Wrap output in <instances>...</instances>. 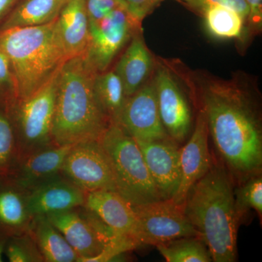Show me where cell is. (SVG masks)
I'll list each match as a JSON object with an SVG mask.
<instances>
[{
  "label": "cell",
  "instance_id": "277c9868",
  "mask_svg": "<svg viewBox=\"0 0 262 262\" xmlns=\"http://www.w3.org/2000/svg\"><path fill=\"white\" fill-rule=\"evenodd\" d=\"M56 19L37 27L0 31V48L9 59L14 77V102L35 92L68 60L58 37Z\"/></svg>",
  "mask_w": 262,
  "mask_h": 262
},
{
  "label": "cell",
  "instance_id": "83f0119b",
  "mask_svg": "<svg viewBox=\"0 0 262 262\" xmlns=\"http://www.w3.org/2000/svg\"><path fill=\"white\" fill-rule=\"evenodd\" d=\"M4 255L10 262H45L37 244L29 232L8 237Z\"/></svg>",
  "mask_w": 262,
  "mask_h": 262
},
{
  "label": "cell",
  "instance_id": "4316f807",
  "mask_svg": "<svg viewBox=\"0 0 262 262\" xmlns=\"http://www.w3.org/2000/svg\"><path fill=\"white\" fill-rule=\"evenodd\" d=\"M236 210L241 222L250 210H254L260 220L262 215L261 174L251 177L234 189Z\"/></svg>",
  "mask_w": 262,
  "mask_h": 262
},
{
  "label": "cell",
  "instance_id": "d590c367",
  "mask_svg": "<svg viewBox=\"0 0 262 262\" xmlns=\"http://www.w3.org/2000/svg\"><path fill=\"white\" fill-rule=\"evenodd\" d=\"M177 1H179V0H177Z\"/></svg>",
  "mask_w": 262,
  "mask_h": 262
},
{
  "label": "cell",
  "instance_id": "44dd1931",
  "mask_svg": "<svg viewBox=\"0 0 262 262\" xmlns=\"http://www.w3.org/2000/svg\"><path fill=\"white\" fill-rule=\"evenodd\" d=\"M28 232L37 244L45 262L78 261L77 253L46 215L33 217Z\"/></svg>",
  "mask_w": 262,
  "mask_h": 262
},
{
  "label": "cell",
  "instance_id": "3957f363",
  "mask_svg": "<svg viewBox=\"0 0 262 262\" xmlns=\"http://www.w3.org/2000/svg\"><path fill=\"white\" fill-rule=\"evenodd\" d=\"M98 73L83 55L69 58L62 65L52 130L56 145L101 140L111 125L95 94Z\"/></svg>",
  "mask_w": 262,
  "mask_h": 262
},
{
  "label": "cell",
  "instance_id": "ffe728a7",
  "mask_svg": "<svg viewBox=\"0 0 262 262\" xmlns=\"http://www.w3.org/2000/svg\"><path fill=\"white\" fill-rule=\"evenodd\" d=\"M27 195L10 179L0 180V235L9 237L28 232L33 218Z\"/></svg>",
  "mask_w": 262,
  "mask_h": 262
},
{
  "label": "cell",
  "instance_id": "2e32d148",
  "mask_svg": "<svg viewBox=\"0 0 262 262\" xmlns=\"http://www.w3.org/2000/svg\"><path fill=\"white\" fill-rule=\"evenodd\" d=\"M86 192L61 174L28 192L27 204L33 217L71 211L84 206Z\"/></svg>",
  "mask_w": 262,
  "mask_h": 262
},
{
  "label": "cell",
  "instance_id": "ba28073f",
  "mask_svg": "<svg viewBox=\"0 0 262 262\" xmlns=\"http://www.w3.org/2000/svg\"><path fill=\"white\" fill-rule=\"evenodd\" d=\"M136 20L122 3L98 21H90L89 42L83 56L98 73L107 70L122 48L139 31Z\"/></svg>",
  "mask_w": 262,
  "mask_h": 262
},
{
  "label": "cell",
  "instance_id": "603a6c76",
  "mask_svg": "<svg viewBox=\"0 0 262 262\" xmlns=\"http://www.w3.org/2000/svg\"><path fill=\"white\" fill-rule=\"evenodd\" d=\"M94 87L103 113L112 124H118L127 98L120 77L115 70L100 72L95 77Z\"/></svg>",
  "mask_w": 262,
  "mask_h": 262
},
{
  "label": "cell",
  "instance_id": "f546056e",
  "mask_svg": "<svg viewBox=\"0 0 262 262\" xmlns=\"http://www.w3.org/2000/svg\"><path fill=\"white\" fill-rule=\"evenodd\" d=\"M248 15L244 24V32L241 38V46L248 45V40L258 35L262 30V0H246Z\"/></svg>",
  "mask_w": 262,
  "mask_h": 262
},
{
  "label": "cell",
  "instance_id": "e575fe53",
  "mask_svg": "<svg viewBox=\"0 0 262 262\" xmlns=\"http://www.w3.org/2000/svg\"><path fill=\"white\" fill-rule=\"evenodd\" d=\"M7 239L8 237L0 235V262L3 261V255H4Z\"/></svg>",
  "mask_w": 262,
  "mask_h": 262
},
{
  "label": "cell",
  "instance_id": "d6a6232c",
  "mask_svg": "<svg viewBox=\"0 0 262 262\" xmlns=\"http://www.w3.org/2000/svg\"><path fill=\"white\" fill-rule=\"evenodd\" d=\"M127 10L138 21L142 24L164 0H125Z\"/></svg>",
  "mask_w": 262,
  "mask_h": 262
},
{
  "label": "cell",
  "instance_id": "9a60e30c",
  "mask_svg": "<svg viewBox=\"0 0 262 262\" xmlns=\"http://www.w3.org/2000/svg\"><path fill=\"white\" fill-rule=\"evenodd\" d=\"M83 207L117 235L130 239L138 246H141L138 238V223L134 209L117 191L86 192Z\"/></svg>",
  "mask_w": 262,
  "mask_h": 262
},
{
  "label": "cell",
  "instance_id": "8fae6325",
  "mask_svg": "<svg viewBox=\"0 0 262 262\" xmlns=\"http://www.w3.org/2000/svg\"><path fill=\"white\" fill-rule=\"evenodd\" d=\"M132 208L137 220L138 238L141 246H156L179 237H198L185 214L184 206L172 198Z\"/></svg>",
  "mask_w": 262,
  "mask_h": 262
},
{
  "label": "cell",
  "instance_id": "cb8c5ba5",
  "mask_svg": "<svg viewBox=\"0 0 262 262\" xmlns=\"http://www.w3.org/2000/svg\"><path fill=\"white\" fill-rule=\"evenodd\" d=\"M205 28L212 37L218 39H237L244 32V20L237 12L220 5L207 8L201 13Z\"/></svg>",
  "mask_w": 262,
  "mask_h": 262
},
{
  "label": "cell",
  "instance_id": "30bf717a",
  "mask_svg": "<svg viewBox=\"0 0 262 262\" xmlns=\"http://www.w3.org/2000/svg\"><path fill=\"white\" fill-rule=\"evenodd\" d=\"M60 173L85 192L117 191L113 165L101 140L84 141L72 145Z\"/></svg>",
  "mask_w": 262,
  "mask_h": 262
},
{
  "label": "cell",
  "instance_id": "d4e9b609",
  "mask_svg": "<svg viewBox=\"0 0 262 262\" xmlns=\"http://www.w3.org/2000/svg\"><path fill=\"white\" fill-rule=\"evenodd\" d=\"M160 254L168 262H211L208 247L200 237H183L157 245Z\"/></svg>",
  "mask_w": 262,
  "mask_h": 262
},
{
  "label": "cell",
  "instance_id": "d6986e66",
  "mask_svg": "<svg viewBox=\"0 0 262 262\" xmlns=\"http://www.w3.org/2000/svg\"><path fill=\"white\" fill-rule=\"evenodd\" d=\"M56 24L67 59L83 55L89 45L90 27L84 0H68L57 18Z\"/></svg>",
  "mask_w": 262,
  "mask_h": 262
},
{
  "label": "cell",
  "instance_id": "7c38bea8",
  "mask_svg": "<svg viewBox=\"0 0 262 262\" xmlns=\"http://www.w3.org/2000/svg\"><path fill=\"white\" fill-rule=\"evenodd\" d=\"M118 124L136 141H152L170 138L160 118L152 77L126 98Z\"/></svg>",
  "mask_w": 262,
  "mask_h": 262
},
{
  "label": "cell",
  "instance_id": "4dcf8cb0",
  "mask_svg": "<svg viewBox=\"0 0 262 262\" xmlns=\"http://www.w3.org/2000/svg\"><path fill=\"white\" fill-rule=\"evenodd\" d=\"M187 5L190 9L201 13L205 9L213 5L227 7L237 12L244 18V22L248 15V6L246 0H179Z\"/></svg>",
  "mask_w": 262,
  "mask_h": 262
},
{
  "label": "cell",
  "instance_id": "52a82bcc",
  "mask_svg": "<svg viewBox=\"0 0 262 262\" xmlns=\"http://www.w3.org/2000/svg\"><path fill=\"white\" fill-rule=\"evenodd\" d=\"M78 256V262L108 261L125 250L114 244L99 219L83 206L48 215Z\"/></svg>",
  "mask_w": 262,
  "mask_h": 262
},
{
  "label": "cell",
  "instance_id": "5bb4252c",
  "mask_svg": "<svg viewBox=\"0 0 262 262\" xmlns=\"http://www.w3.org/2000/svg\"><path fill=\"white\" fill-rule=\"evenodd\" d=\"M208 136L206 117L199 108L192 135L180 149V184L172 198L179 205L184 206L189 189L206 175L213 163L208 149Z\"/></svg>",
  "mask_w": 262,
  "mask_h": 262
},
{
  "label": "cell",
  "instance_id": "9c48e42d",
  "mask_svg": "<svg viewBox=\"0 0 262 262\" xmlns=\"http://www.w3.org/2000/svg\"><path fill=\"white\" fill-rule=\"evenodd\" d=\"M154 81L161 121L169 137L179 144L192 127V113L182 80L165 60L157 58Z\"/></svg>",
  "mask_w": 262,
  "mask_h": 262
},
{
  "label": "cell",
  "instance_id": "1f68e13d",
  "mask_svg": "<svg viewBox=\"0 0 262 262\" xmlns=\"http://www.w3.org/2000/svg\"><path fill=\"white\" fill-rule=\"evenodd\" d=\"M90 21H98L125 3V0H84Z\"/></svg>",
  "mask_w": 262,
  "mask_h": 262
},
{
  "label": "cell",
  "instance_id": "f1b7e54d",
  "mask_svg": "<svg viewBox=\"0 0 262 262\" xmlns=\"http://www.w3.org/2000/svg\"><path fill=\"white\" fill-rule=\"evenodd\" d=\"M15 99V84L8 56L0 48V103L8 106Z\"/></svg>",
  "mask_w": 262,
  "mask_h": 262
},
{
  "label": "cell",
  "instance_id": "836d02e7",
  "mask_svg": "<svg viewBox=\"0 0 262 262\" xmlns=\"http://www.w3.org/2000/svg\"><path fill=\"white\" fill-rule=\"evenodd\" d=\"M19 0H0V25Z\"/></svg>",
  "mask_w": 262,
  "mask_h": 262
},
{
  "label": "cell",
  "instance_id": "7402d4cb",
  "mask_svg": "<svg viewBox=\"0 0 262 262\" xmlns=\"http://www.w3.org/2000/svg\"><path fill=\"white\" fill-rule=\"evenodd\" d=\"M68 0H19L0 25V31L44 25L56 20Z\"/></svg>",
  "mask_w": 262,
  "mask_h": 262
},
{
  "label": "cell",
  "instance_id": "5b68a950",
  "mask_svg": "<svg viewBox=\"0 0 262 262\" xmlns=\"http://www.w3.org/2000/svg\"><path fill=\"white\" fill-rule=\"evenodd\" d=\"M113 165L117 192L132 206L161 199L135 139L119 124H111L101 139Z\"/></svg>",
  "mask_w": 262,
  "mask_h": 262
},
{
  "label": "cell",
  "instance_id": "484cf974",
  "mask_svg": "<svg viewBox=\"0 0 262 262\" xmlns=\"http://www.w3.org/2000/svg\"><path fill=\"white\" fill-rule=\"evenodd\" d=\"M18 158L14 127L6 106L0 108V180L9 179Z\"/></svg>",
  "mask_w": 262,
  "mask_h": 262
},
{
  "label": "cell",
  "instance_id": "4fadbf2b",
  "mask_svg": "<svg viewBox=\"0 0 262 262\" xmlns=\"http://www.w3.org/2000/svg\"><path fill=\"white\" fill-rule=\"evenodd\" d=\"M162 200L175 195L181 181L180 148L173 139L136 141Z\"/></svg>",
  "mask_w": 262,
  "mask_h": 262
},
{
  "label": "cell",
  "instance_id": "6da1fadb",
  "mask_svg": "<svg viewBox=\"0 0 262 262\" xmlns=\"http://www.w3.org/2000/svg\"><path fill=\"white\" fill-rule=\"evenodd\" d=\"M206 117L208 133L226 168L239 184L261 174L262 117L257 84L244 72L223 79L168 61Z\"/></svg>",
  "mask_w": 262,
  "mask_h": 262
},
{
  "label": "cell",
  "instance_id": "e0dca14e",
  "mask_svg": "<svg viewBox=\"0 0 262 262\" xmlns=\"http://www.w3.org/2000/svg\"><path fill=\"white\" fill-rule=\"evenodd\" d=\"M72 145H52L19 158L9 179L27 192L60 175Z\"/></svg>",
  "mask_w": 262,
  "mask_h": 262
},
{
  "label": "cell",
  "instance_id": "7a4b0ae2",
  "mask_svg": "<svg viewBox=\"0 0 262 262\" xmlns=\"http://www.w3.org/2000/svg\"><path fill=\"white\" fill-rule=\"evenodd\" d=\"M184 212L198 237L206 245L214 262L237 260L238 214L234 202L233 179L223 165L211 168L191 187Z\"/></svg>",
  "mask_w": 262,
  "mask_h": 262
},
{
  "label": "cell",
  "instance_id": "ac0fdd59",
  "mask_svg": "<svg viewBox=\"0 0 262 262\" xmlns=\"http://www.w3.org/2000/svg\"><path fill=\"white\" fill-rule=\"evenodd\" d=\"M156 59L146 46L143 30L134 34L114 70L123 84L127 98L135 94L151 79Z\"/></svg>",
  "mask_w": 262,
  "mask_h": 262
},
{
  "label": "cell",
  "instance_id": "8992f818",
  "mask_svg": "<svg viewBox=\"0 0 262 262\" xmlns=\"http://www.w3.org/2000/svg\"><path fill=\"white\" fill-rule=\"evenodd\" d=\"M61 67L29 97L8 106L14 127L18 158L54 145L52 130Z\"/></svg>",
  "mask_w": 262,
  "mask_h": 262
}]
</instances>
